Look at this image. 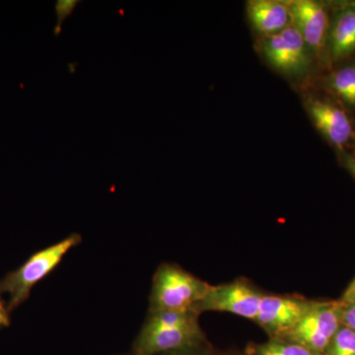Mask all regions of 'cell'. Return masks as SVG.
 <instances>
[{
  "label": "cell",
  "instance_id": "cell-1",
  "mask_svg": "<svg viewBox=\"0 0 355 355\" xmlns=\"http://www.w3.org/2000/svg\"><path fill=\"white\" fill-rule=\"evenodd\" d=\"M193 311L148 312L133 340L132 352L139 355H158L183 349L207 340Z\"/></svg>",
  "mask_w": 355,
  "mask_h": 355
},
{
  "label": "cell",
  "instance_id": "cell-2",
  "mask_svg": "<svg viewBox=\"0 0 355 355\" xmlns=\"http://www.w3.org/2000/svg\"><path fill=\"white\" fill-rule=\"evenodd\" d=\"M209 282L174 263L158 266L153 279L148 312L193 311L207 295ZM196 313V312H195Z\"/></svg>",
  "mask_w": 355,
  "mask_h": 355
},
{
  "label": "cell",
  "instance_id": "cell-3",
  "mask_svg": "<svg viewBox=\"0 0 355 355\" xmlns=\"http://www.w3.org/2000/svg\"><path fill=\"white\" fill-rule=\"evenodd\" d=\"M83 241L78 233H72L60 242L33 254L17 270L9 272L0 280V292L8 294L7 309L9 312L24 303L33 287L46 279L72 248Z\"/></svg>",
  "mask_w": 355,
  "mask_h": 355
},
{
  "label": "cell",
  "instance_id": "cell-4",
  "mask_svg": "<svg viewBox=\"0 0 355 355\" xmlns=\"http://www.w3.org/2000/svg\"><path fill=\"white\" fill-rule=\"evenodd\" d=\"M265 294L266 292L254 286L251 280L241 277L210 286L207 295L193 311L198 315L211 311L230 313L254 322Z\"/></svg>",
  "mask_w": 355,
  "mask_h": 355
},
{
  "label": "cell",
  "instance_id": "cell-5",
  "mask_svg": "<svg viewBox=\"0 0 355 355\" xmlns=\"http://www.w3.org/2000/svg\"><path fill=\"white\" fill-rule=\"evenodd\" d=\"M340 326L338 300H315L301 321L279 338L324 354Z\"/></svg>",
  "mask_w": 355,
  "mask_h": 355
},
{
  "label": "cell",
  "instance_id": "cell-6",
  "mask_svg": "<svg viewBox=\"0 0 355 355\" xmlns=\"http://www.w3.org/2000/svg\"><path fill=\"white\" fill-rule=\"evenodd\" d=\"M314 302V299L303 296L266 293L254 322L268 338H280L301 321Z\"/></svg>",
  "mask_w": 355,
  "mask_h": 355
},
{
  "label": "cell",
  "instance_id": "cell-7",
  "mask_svg": "<svg viewBox=\"0 0 355 355\" xmlns=\"http://www.w3.org/2000/svg\"><path fill=\"white\" fill-rule=\"evenodd\" d=\"M307 44L291 24L263 42V55L270 64L284 73H300L309 64Z\"/></svg>",
  "mask_w": 355,
  "mask_h": 355
},
{
  "label": "cell",
  "instance_id": "cell-8",
  "mask_svg": "<svg viewBox=\"0 0 355 355\" xmlns=\"http://www.w3.org/2000/svg\"><path fill=\"white\" fill-rule=\"evenodd\" d=\"M286 6L291 25L300 33L309 48L321 53L328 38L329 15L326 7L312 0H296Z\"/></svg>",
  "mask_w": 355,
  "mask_h": 355
},
{
  "label": "cell",
  "instance_id": "cell-9",
  "mask_svg": "<svg viewBox=\"0 0 355 355\" xmlns=\"http://www.w3.org/2000/svg\"><path fill=\"white\" fill-rule=\"evenodd\" d=\"M308 110L318 130L331 144L343 148L349 144L354 135V128L343 110L323 100H311Z\"/></svg>",
  "mask_w": 355,
  "mask_h": 355
},
{
  "label": "cell",
  "instance_id": "cell-10",
  "mask_svg": "<svg viewBox=\"0 0 355 355\" xmlns=\"http://www.w3.org/2000/svg\"><path fill=\"white\" fill-rule=\"evenodd\" d=\"M248 15L254 29L261 34H277L291 24L286 3L273 0H253L248 3Z\"/></svg>",
  "mask_w": 355,
  "mask_h": 355
},
{
  "label": "cell",
  "instance_id": "cell-11",
  "mask_svg": "<svg viewBox=\"0 0 355 355\" xmlns=\"http://www.w3.org/2000/svg\"><path fill=\"white\" fill-rule=\"evenodd\" d=\"M329 46L334 60L355 53V6L347 7L336 15L329 34Z\"/></svg>",
  "mask_w": 355,
  "mask_h": 355
},
{
  "label": "cell",
  "instance_id": "cell-12",
  "mask_svg": "<svg viewBox=\"0 0 355 355\" xmlns=\"http://www.w3.org/2000/svg\"><path fill=\"white\" fill-rule=\"evenodd\" d=\"M245 352L249 355H324L279 338H270L263 343H249Z\"/></svg>",
  "mask_w": 355,
  "mask_h": 355
},
{
  "label": "cell",
  "instance_id": "cell-13",
  "mask_svg": "<svg viewBox=\"0 0 355 355\" xmlns=\"http://www.w3.org/2000/svg\"><path fill=\"white\" fill-rule=\"evenodd\" d=\"M331 90L347 106L355 108V67H347L330 77Z\"/></svg>",
  "mask_w": 355,
  "mask_h": 355
},
{
  "label": "cell",
  "instance_id": "cell-14",
  "mask_svg": "<svg viewBox=\"0 0 355 355\" xmlns=\"http://www.w3.org/2000/svg\"><path fill=\"white\" fill-rule=\"evenodd\" d=\"M324 355H355V331L340 326Z\"/></svg>",
  "mask_w": 355,
  "mask_h": 355
},
{
  "label": "cell",
  "instance_id": "cell-15",
  "mask_svg": "<svg viewBox=\"0 0 355 355\" xmlns=\"http://www.w3.org/2000/svg\"><path fill=\"white\" fill-rule=\"evenodd\" d=\"M158 355H221V352L217 350L207 338L202 342L184 347L183 349Z\"/></svg>",
  "mask_w": 355,
  "mask_h": 355
},
{
  "label": "cell",
  "instance_id": "cell-16",
  "mask_svg": "<svg viewBox=\"0 0 355 355\" xmlns=\"http://www.w3.org/2000/svg\"><path fill=\"white\" fill-rule=\"evenodd\" d=\"M338 304L340 324L355 331V298L340 297Z\"/></svg>",
  "mask_w": 355,
  "mask_h": 355
},
{
  "label": "cell",
  "instance_id": "cell-17",
  "mask_svg": "<svg viewBox=\"0 0 355 355\" xmlns=\"http://www.w3.org/2000/svg\"><path fill=\"white\" fill-rule=\"evenodd\" d=\"M79 1L76 0H60L55 3V11H57L58 22L55 28V34L58 36L62 30V25L64 24V20L71 15L72 11L77 6Z\"/></svg>",
  "mask_w": 355,
  "mask_h": 355
},
{
  "label": "cell",
  "instance_id": "cell-18",
  "mask_svg": "<svg viewBox=\"0 0 355 355\" xmlns=\"http://www.w3.org/2000/svg\"><path fill=\"white\" fill-rule=\"evenodd\" d=\"M10 323V318H9V311L4 306L0 298V327H7Z\"/></svg>",
  "mask_w": 355,
  "mask_h": 355
},
{
  "label": "cell",
  "instance_id": "cell-19",
  "mask_svg": "<svg viewBox=\"0 0 355 355\" xmlns=\"http://www.w3.org/2000/svg\"><path fill=\"white\" fill-rule=\"evenodd\" d=\"M342 297L355 298V277L350 282L349 286L347 287L345 291L343 292Z\"/></svg>",
  "mask_w": 355,
  "mask_h": 355
},
{
  "label": "cell",
  "instance_id": "cell-20",
  "mask_svg": "<svg viewBox=\"0 0 355 355\" xmlns=\"http://www.w3.org/2000/svg\"><path fill=\"white\" fill-rule=\"evenodd\" d=\"M221 355H249L247 354L245 350L240 349H229L226 350V352H221Z\"/></svg>",
  "mask_w": 355,
  "mask_h": 355
},
{
  "label": "cell",
  "instance_id": "cell-21",
  "mask_svg": "<svg viewBox=\"0 0 355 355\" xmlns=\"http://www.w3.org/2000/svg\"><path fill=\"white\" fill-rule=\"evenodd\" d=\"M345 164L352 165L355 167V157H347L345 159Z\"/></svg>",
  "mask_w": 355,
  "mask_h": 355
},
{
  "label": "cell",
  "instance_id": "cell-22",
  "mask_svg": "<svg viewBox=\"0 0 355 355\" xmlns=\"http://www.w3.org/2000/svg\"><path fill=\"white\" fill-rule=\"evenodd\" d=\"M121 355H139V354H135V352H128V354H121Z\"/></svg>",
  "mask_w": 355,
  "mask_h": 355
}]
</instances>
